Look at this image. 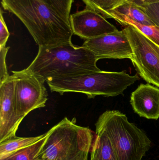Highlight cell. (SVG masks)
I'll list each match as a JSON object with an SVG mask.
<instances>
[{"instance_id":"6da1fadb","label":"cell","mask_w":159,"mask_h":160,"mask_svg":"<svg viewBox=\"0 0 159 160\" xmlns=\"http://www.w3.org/2000/svg\"><path fill=\"white\" fill-rule=\"evenodd\" d=\"M5 10L17 17L39 47L72 43L71 24L39 0H1Z\"/></svg>"},{"instance_id":"7a4b0ae2","label":"cell","mask_w":159,"mask_h":160,"mask_svg":"<svg viewBox=\"0 0 159 160\" xmlns=\"http://www.w3.org/2000/svg\"><path fill=\"white\" fill-rule=\"evenodd\" d=\"M92 52L70 43L51 47H39L38 53L27 69L46 82L101 71Z\"/></svg>"},{"instance_id":"3957f363","label":"cell","mask_w":159,"mask_h":160,"mask_svg":"<svg viewBox=\"0 0 159 160\" xmlns=\"http://www.w3.org/2000/svg\"><path fill=\"white\" fill-rule=\"evenodd\" d=\"M46 141L36 160H88L94 140L88 128L64 118L48 131Z\"/></svg>"},{"instance_id":"277c9868","label":"cell","mask_w":159,"mask_h":160,"mask_svg":"<svg viewBox=\"0 0 159 160\" xmlns=\"http://www.w3.org/2000/svg\"><path fill=\"white\" fill-rule=\"evenodd\" d=\"M140 79L137 75L130 76L123 71H101L65 78L48 80L51 92L62 95L66 92L84 93L89 99L96 96L116 97Z\"/></svg>"},{"instance_id":"5b68a950","label":"cell","mask_w":159,"mask_h":160,"mask_svg":"<svg viewBox=\"0 0 159 160\" xmlns=\"http://www.w3.org/2000/svg\"><path fill=\"white\" fill-rule=\"evenodd\" d=\"M95 126L111 140L118 160H142L151 147L147 134L119 111H105Z\"/></svg>"},{"instance_id":"8992f818","label":"cell","mask_w":159,"mask_h":160,"mask_svg":"<svg viewBox=\"0 0 159 160\" xmlns=\"http://www.w3.org/2000/svg\"><path fill=\"white\" fill-rule=\"evenodd\" d=\"M132 48L130 59L139 76L148 83L159 88V46L132 25L123 29Z\"/></svg>"},{"instance_id":"52a82bcc","label":"cell","mask_w":159,"mask_h":160,"mask_svg":"<svg viewBox=\"0 0 159 160\" xmlns=\"http://www.w3.org/2000/svg\"><path fill=\"white\" fill-rule=\"evenodd\" d=\"M12 72L19 114L24 118L31 111L45 107L48 100L45 81L27 68Z\"/></svg>"},{"instance_id":"ba28073f","label":"cell","mask_w":159,"mask_h":160,"mask_svg":"<svg viewBox=\"0 0 159 160\" xmlns=\"http://www.w3.org/2000/svg\"><path fill=\"white\" fill-rule=\"evenodd\" d=\"M83 47L93 52L96 59H131L132 48L123 30L86 40Z\"/></svg>"},{"instance_id":"9c48e42d","label":"cell","mask_w":159,"mask_h":160,"mask_svg":"<svg viewBox=\"0 0 159 160\" xmlns=\"http://www.w3.org/2000/svg\"><path fill=\"white\" fill-rule=\"evenodd\" d=\"M24 118L18 112L12 76L0 85V143L16 136Z\"/></svg>"},{"instance_id":"30bf717a","label":"cell","mask_w":159,"mask_h":160,"mask_svg":"<svg viewBox=\"0 0 159 160\" xmlns=\"http://www.w3.org/2000/svg\"><path fill=\"white\" fill-rule=\"evenodd\" d=\"M70 21L73 33L86 40L118 30L103 15L87 7L70 15Z\"/></svg>"},{"instance_id":"8fae6325","label":"cell","mask_w":159,"mask_h":160,"mask_svg":"<svg viewBox=\"0 0 159 160\" xmlns=\"http://www.w3.org/2000/svg\"><path fill=\"white\" fill-rule=\"evenodd\" d=\"M130 103L135 113L141 117L159 118V88L150 84H141L132 92Z\"/></svg>"},{"instance_id":"7c38bea8","label":"cell","mask_w":159,"mask_h":160,"mask_svg":"<svg viewBox=\"0 0 159 160\" xmlns=\"http://www.w3.org/2000/svg\"><path fill=\"white\" fill-rule=\"evenodd\" d=\"M90 160H118L111 140L101 130L96 128Z\"/></svg>"},{"instance_id":"4fadbf2b","label":"cell","mask_w":159,"mask_h":160,"mask_svg":"<svg viewBox=\"0 0 159 160\" xmlns=\"http://www.w3.org/2000/svg\"><path fill=\"white\" fill-rule=\"evenodd\" d=\"M105 18H112L123 26L132 25L142 32L152 42L159 46V27L156 25H143L133 21L122 14L112 11H106L103 14Z\"/></svg>"},{"instance_id":"5bb4252c","label":"cell","mask_w":159,"mask_h":160,"mask_svg":"<svg viewBox=\"0 0 159 160\" xmlns=\"http://www.w3.org/2000/svg\"><path fill=\"white\" fill-rule=\"evenodd\" d=\"M45 133L35 137H19L16 136L0 143V158L32 145L40 141Z\"/></svg>"},{"instance_id":"9a60e30c","label":"cell","mask_w":159,"mask_h":160,"mask_svg":"<svg viewBox=\"0 0 159 160\" xmlns=\"http://www.w3.org/2000/svg\"><path fill=\"white\" fill-rule=\"evenodd\" d=\"M111 11L124 15L133 21L143 25H155L142 6L129 1Z\"/></svg>"},{"instance_id":"2e32d148","label":"cell","mask_w":159,"mask_h":160,"mask_svg":"<svg viewBox=\"0 0 159 160\" xmlns=\"http://www.w3.org/2000/svg\"><path fill=\"white\" fill-rule=\"evenodd\" d=\"M48 134L47 132H46L45 136L37 142L1 158L0 160H36L35 158L44 147Z\"/></svg>"},{"instance_id":"e0dca14e","label":"cell","mask_w":159,"mask_h":160,"mask_svg":"<svg viewBox=\"0 0 159 160\" xmlns=\"http://www.w3.org/2000/svg\"><path fill=\"white\" fill-rule=\"evenodd\" d=\"M87 7L102 15L106 11L114 10L129 0H81Z\"/></svg>"},{"instance_id":"ac0fdd59","label":"cell","mask_w":159,"mask_h":160,"mask_svg":"<svg viewBox=\"0 0 159 160\" xmlns=\"http://www.w3.org/2000/svg\"><path fill=\"white\" fill-rule=\"evenodd\" d=\"M49 7L58 15L70 23L71 8L74 0H39Z\"/></svg>"},{"instance_id":"d6986e66","label":"cell","mask_w":159,"mask_h":160,"mask_svg":"<svg viewBox=\"0 0 159 160\" xmlns=\"http://www.w3.org/2000/svg\"><path fill=\"white\" fill-rule=\"evenodd\" d=\"M9 48V47H6L0 48V85L4 82L10 76L7 72L6 62L7 55Z\"/></svg>"},{"instance_id":"ffe728a7","label":"cell","mask_w":159,"mask_h":160,"mask_svg":"<svg viewBox=\"0 0 159 160\" xmlns=\"http://www.w3.org/2000/svg\"><path fill=\"white\" fill-rule=\"evenodd\" d=\"M142 7L155 25L159 27V2Z\"/></svg>"},{"instance_id":"44dd1931","label":"cell","mask_w":159,"mask_h":160,"mask_svg":"<svg viewBox=\"0 0 159 160\" xmlns=\"http://www.w3.org/2000/svg\"><path fill=\"white\" fill-rule=\"evenodd\" d=\"M3 13V12L1 9L0 12V48L6 47L7 42L10 35L4 19Z\"/></svg>"},{"instance_id":"7402d4cb","label":"cell","mask_w":159,"mask_h":160,"mask_svg":"<svg viewBox=\"0 0 159 160\" xmlns=\"http://www.w3.org/2000/svg\"><path fill=\"white\" fill-rule=\"evenodd\" d=\"M129 1L134 3L140 6L159 2V0H129Z\"/></svg>"}]
</instances>
